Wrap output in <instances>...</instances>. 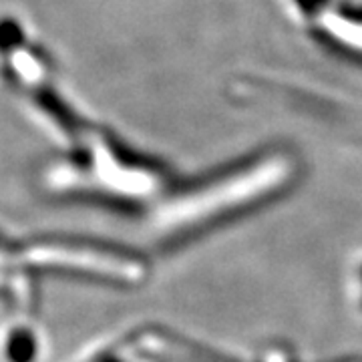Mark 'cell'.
<instances>
[{"mask_svg":"<svg viewBox=\"0 0 362 362\" xmlns=\"http://www.w3.org/2000/svg\"><path fill=\"white\" fill-rule=\"evenodd\" d=\"M149 276V258L135 247L87 235H14L0 230V306L8 310H37L45 282L133 290Z\"/></svg>","mask_w":362,"mask_h":362,"instance_id":"obj_1","label":"cell"},{"mask_svg":"<svg viewBox=\"0 0 362 362\" xmlns=\"http://www.w3.org/2000/svg\"><path fill=\"white\" fill-rule=\"evenodd\" d=\"M350 296L354 310L362 318V258L354 264V270L350 274Z\"/></svg>","mask_w":362,"mask_h":362,"instance_id":"obj_7","label":"cell"},{"mask_svg":"<svg viewBox=\"0 0 362 362\" xmlns=\"http://www.w3.org/2000/svg\"><path fill=\"white\" fill-rule=\"evenodd\" d=\"M246 362H302L300 354L296 352L294 346H290L288 342L276 340V342H268L262 344L256 354Z\"/></svg>","mask_w":362,"mask_h":362,"instance_id":"obj_6","label":"cell"},{"mask_svg":"<svg viewBox=\"0 0 362 362\" xmlns=\"http://www.w3.org/2000/svg\"><path fill=\"white\" fill-rule=\"evenodd\" d=\"M318 23L324 37L330 39L337 49L346 52H362V13L354 14L350 11H338L332 16L320 14Z\"/></svg>","mask_w":362,"mask_h":362,"instance_id":"obj_3","label":"cell"},{"mask_svg":"<svg viewBox=\"0 0 362 362\" xmlns=\"http://www.w3.org/2000/svg\"><path fill=\"white\" fill-rule=\"evenodd\" d=\"M296 156L268 149L171 189L157 206V246L175 252L286 194L296 181Z\"/></svg>","mask_w":362,"mask_h":362,"instance_id":"obj_2","label":"cell"},{"mask_svg":"<svg viewBox=\"0 0 362 362\" xmlns=\"http://www.w3.org/2000/svg\"><path fill=\"white\" fill-rule=\"evenodd\" d=\"M326 362H362L358 358H338V361H326Z\"/></svg>","mask_w":362,"mask_h":362,"instance_id":"obj_8","label":"cell"},{"mask_svg":"<svg viewBox=\"0 0 362 362\" xmlns=\"http://www.w3.org/2000/svg\"><path fill=\"white\" fill-rule=\"evenodd\" d=\"M39 334L33 330V326L23 322L13 324L2 338V356L6 362H33V358L39 354Z\"/></svg>","mask_w":362,"mask_h":362,"instance_id":"obj_4","label":"cell"},{"mask_svg":"<svg viewBox=\"0 0 362 362\" xmlns=\"http://www.w3.org/2000/svg\"><path fill=\"white\" fill-rule=\"evenodd\" d=\"M73 362H147L141 356V352L135 346L133 332H125L119 337L105 340L101 344L87 350L83 356H78Z\"/></svg>","mask_w":362,"mask_h":362,"instance_id":"obj_5","label":"cell"}]
</instances>
